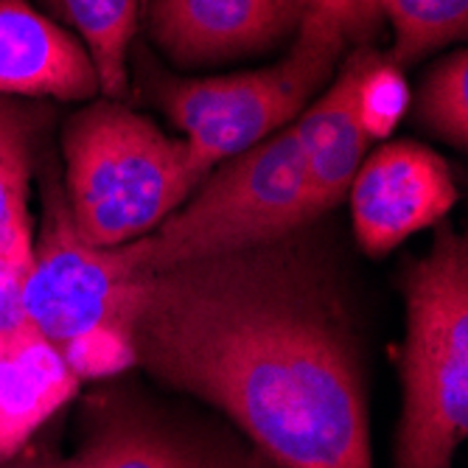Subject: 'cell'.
Masks as SVG:
<instances>
[{
  "mask_svg": "<svg viewBox=\"0 0 468 468\" xmlns=\"http://www.w3.org/2000/svg\"><path fill=\"white\" fill-rule=\"evenodd\" d=\"M123 328L135 367L278 468H373L365 323L314 225L138 272Z\"/></svg>",
  "mask_w": 468,
  "mask_h": 468,
  "instance_id": "6da1fadb",
  "label": "cell"
},
{
  "mask_svg": "<svg viewBox=\"0 0 468 468\" xmlns=\"http://www.w3.org/2000/svg\"><path fill=\"white\" fill-rule=\"evenodd\" d=\"M378 23L334 9H309L289 51L275 65L255 70L188 79L160 62L138 42V96L165 115L188 144L194 168L205 177L222 160L261 144L301 115L334 79L339 62L356 46H373Z\"/></svg>",
  "mask_w": 468,
  "mask_h": 468,
  "instance_id": "7a4b0ae2",
  "label": "cell"
},
{
  "mask_svg": "<svg viewBox=\"0 0 468 468\" xmlns=\"http://www.w3.org/2000/svg\"><path fill=\"white\" fill-rule=\"evenodd\" d=\"M57 152L76 233L101 250L154 233L205 180L183 138L112 99L76 110Z\"/></svg>",
  "mask_w": 468,
  "mask_h": 468,
  "instance_id": "3957f363",
  "label": "cell"
},
{
  "mask_svg": "<svg viewBox=\"0 0 468 468\" xmlns=\"http://www.w3.org/2000/svg\"><path fill=\"white\" fill-rule=\"evenodd\" d=\"M57 412L0 468H278L239 430L133 376L104 378Z\"/></svg>",
  "mask_w": 468,
  "mask_h": 468,
  "instance_id": "277c9868",
  "label": "cell"
},
{
  "mask_svg": "<svg viewBox=\"0 0 468 468\" xmlns=\"http://www.w3.org/2000/svg\"><path fill=\"white\" fill-rule=\"evenodd\" d=\"M399 289L407 334L393 468H454L468 438V239L441 222Z\"/></svg>",
  "mask_w": 468,
  "mask_h": 468,
  "instance_id": "5b68a950",
  "label": "cell"
},
{
  "mask_svg": "<svg viewBox=\"0 0 468 468\" xmlns=\"http://www.w3.org/2000/svg\"><path fill=\"white\" fill-rule=\"evenodd\" d=\"M317 225L309 157L294 123L210 168L199 188L154 233L123 244L130 272L270 241Z\"/></svg>",
  "mask_w": 468,
  "mask_h": 468,
  "instance_id": "8992f818",
  "label": "cell"
},
{
  "mask_svg": "<svg viewBox=\"0 0 468 468\" xmlns=\"http://www.w3.org/2000/svg\"><path fill=\"white\" fill-rule=\"evenodd\" d=\"M39 219L34 228L31 264L23 281V309L28 323L65 351L93 331H123L135 275L123 267L121 250H101L76 233L57 144L37 168Z\"/></svg>",
  "mask_w": 468,
  "mask_h": 468,
  "instance_id": "52a82bcc",
  "label": "cell"
},
{
  "mask_svg": "<svg viewBox=\"0 0 468 468\" xmlns=\"http://www.w3.org/2000/svg\"><path fill=\"white\" fill-rule=\"evenodd\" d=\"M348 199L356 244L381 259L410 236L438 228L457 202V186L438 152L390 141L362 160Z\"/></svg>",
  "mask_w": 468,
  "mask_h": 468,
  "instance_id": "ba28073f",
  "label": "cell"
},
{
  "mask_svg": "<svg viewBox=\"0 0 468 468\" xmlns=\"http://www.w3.org/2000/svg\"><path fill=\"white\" fill-rule=\"evenodd\" d=\"M149 42L175 68L225 65L294 39L303 0H144Z\"/></svg>",
  "mask_w": 468,
  "mask_h": 468,
  "instance_id": "9c48e42d",
  "label": "cell"
},
{
  "mask_svg": "<svg viewBox=\"0 0 468 468\" xmlns=\"http://www.w3.org/2000/svg\"><path fill=\"white\" fill-rule=\"evenodd\" d=\"M101 93L81 39L31 0H0V96L26 101H93Z\"/></svg>",
  "mask_w": 468,
  "mask_h": 468,
  "instance_id": "30bf717a",
  "label": "cell"
},
{
  "mask_svg": "<svg viewBox=\"0 0 468 468\" xmlns=\"http://www.w3.org/2000/svg\"><path fill=\"white\" fill-rule=\"evenodd\" d=\"M79 388L62 351L31 323L0 336V460L17 454Z\"/></svg>",
  "mask_w": 468,
  "mask_h": 468,
  "instance_id": "8fae6325",
  "label": "cell"
},
{
  "mask_svg": "<svg viewBox=\"0 0 468 468\" xmlns=\"http://www.w3.org/2000/svg\"><path fill=\"white\" fill-rule=\"evenodd\" d=\"M356 70L359 46L339 62L325 90L292 121L309 157L312 210L317 222L348 197L351 183L373 144L356 115Z\"/></svg>",
  "mask_w": 468,
  "mask_h": 468,
  "instance_id": "7c38bea8",
  "label": "cell"
},
{
  "mask_svg": "<svg viewBox=\"0 0 468 468\" xmlns=\"http://www.w3.org/2000/svg\"><path fill=\"white\" fill-rule=\"evenodd\" d=\"M54 121L57 112L46 101L0 96V261L31 264V194L54 144Z\"/></svg>",
  "mask_w": 468,
  "mask_h": 468,
  "instance_id": "4fadbf2b",
  "label": "cell"
},
{
  "mask_svg": "<svg viewBox=\"0 0 468 468\" xmlns=\"http://www.w3.org/2000/svg\"><path fill=\"white\" fill-rule=\"evenodd\" d=\"M48 17L73 31L88 48L104 99H130V54L144 0H39Z\"/></svg>",
  "mask_w": 468,
  "mask_h": 468,
  "instance_id": "5bb4252c",
  "label": "cell"
},
{
  "mask_svg": "<svg viewBox=\"0 0 468 468\" xmlns=\"http://www.w3.org/2000/svg\"><path fill=\"white\" fill-rule=\"evenodd\" d=\"M393 42L385 54L396 68H410L468 37V0H376Z\"/></svg>",
  "mask_w": 468,
  "mask_h": 468,
  "instance_id": "9a60e30c",
  "label": "cell"
},
{
  "mask_svg": "<svg viewBox=\"0 0 468 468\" xmlns=\"http://www.w3.org/2000/svg\"><path fill=\"white\" fill-rule=\"evenodd\" d=\"M415 121L446 146H468V54L463 48L438 59L420 79Z\"/></svg>",
  "mask_w": 468,
  "mask_h": 468,
  "instance_id": "2e32d148",
  "label": "cell"
},
{
  "mask_svg": "<svg viewBox=\"0 0 468 468\" xmlns=\"http://www.w3.org/2000/svg\"><path fill=\"white\" fill-rule=\"evenodd\" d=\"M356 115L370 141H388L410 110L404 70L373 46H359V70L354 88Z\"/></svg>",
  "mask_w": 468,
  "mask_h": 468,
  "instance_id": "e0dca14e",
  "label": "cell"
},
{
  "mask_svg": "<svg viewBox=\"0 0 468 468\" xmlns=\"http://www.w3.org/2000/svg\"><path fill=\"white\" fill-rule=\"evenodd\" d=\"M309 9H334V12H343V15H354L370 23L385 26L381 20V12L376 6V0H303Z\"/></svg>",
  "mask_w": 468,
  "mask_h": 468,
  "instance_id": "ac0fdd59",
  "label": "cell"
}]
</instances>
